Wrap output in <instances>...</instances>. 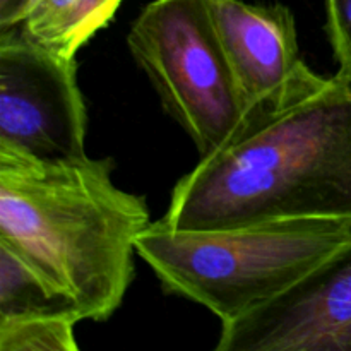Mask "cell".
<instances>
[{
  "instance_id": "cell-1",
  "label": "cell",
  "mask_w": 351,
  "mask_h": 351,
  "mask_svg": "<svg viewBox=\"0 0 351 351\" xmlns=\"http://www.w3.org/2000/svg\"><path fill=\"white\" fill-rule=\"evenodd\" d=\"M295 218L351 219V84L312 69L252 106L175 184L161 219L192 232Z\"/></svg>"
},
{
  "instance_id": "cell-2",
  "label": "cell",
  "mask_w": 351,
  "mask_h": 351,
  "mask_svg": "<svg viewBox=\"0 0 351 351\" xmlns=\"http://www.w3.org/2000/svg\"><path fill=\"white\" fill-rule=\"evenodd\" d=\"M112 160L41 161L0 146V242L33 264L82 319L106 321L134 280L144 197L112 180Z\"/></svg>"
},
{
  "instance_id": "cell-3",
  "label": "cell",
  "mask_w": 351,
  "mask_h": 351,
  "mask_svg": "<svg viewBox=\"0 0 351 351\" xmlns=\"http://www.w3.org/2000/svg\"><path fill=\"white\" fill-rule=\"evenodd\" d=\"M351 240L348 218H295L223 230L151 223L137 256L170 293L223 322L274 300Z\"/></svg>"
},
{
  "instance_id": "cell-4",
  "label": "cell",
  "mask_w": 351,
  "mask_h": 351,
  "mask_svg": "<svg viewBox=\"0 0 351 351\" xmlns=\"http://www.w3.org/2000/svg\"><path fill=\"white\" fill-rule=\"evenodd\" d=\"M127 45L201 158L232 141L245 108L209 0H153L132 23Z\"/></svg>"
},
{
  "instance_id": "cell-5",
  "label": "cell",
  "mask_w": 351,
  "mask_h": 351,
  "mask_svg": "<svg viewBox=\"0 0 351 351\" xmlns=\"http://www.w3.org/2000/svg\"><path fill=\"white\" fill-rule=\"evenodd\" d=\"M86 130L75 57L0 31V146L41 161H77L88 158Z\"/></svg>"
},
{
  "instance_id": "cell-6",
  "label": "cell",
  "mask_w": 351,
  "mask_h": 351,
  "mask_svg": "<svg viewBox=\"0 0 351 351\" xmlns=\"http://www.w3.org/2000/svg\"><path fill=\"white\" fill-rule=\"evenodd\" d=\"M216 351H351V240L280 297L223 322Z\"/></svg>"
},
{
  "instance_id": "cell-7",
  "label": "cell",
  "mask_w": 351,
  "mask_h": 351,
  "mask_svg": "<svg viewBox=\"0 0 351 351\" xmlns=\"http://www.w3.org/2000/svg\"><path fill=\"white\" fill-rule=\"evenodd\" d=\"M209 9L245 113L311 69L302 60L295 17L287 5L209 0Z\"/></svg>"
},
{
  "instance_id": "cell-8",
  "label": "cell",
  "mask_w": 351,
  "mask_h": 351,
  "mask_svg": "<svg viewBox=\"0 0 351 351\" xmlns=\"http://www.w3.org/2000/svg\"><path fill=\"white\" fill-rule=\"evenodd\" d=\"M123 0H34L12 31L64 57H75L113 19ZM10 31V29H7Z\"/></svg>"
},
{
  "instance_id": "cell-9",
  "label": "cell",
  "mask_w": 351,
  "mask_h": 351,
  "mask_svg": "<svg viewBox=\"0 0 351 351\" xmlns=\"http://www.w3.org/2000/svg\"><path fill=\"white\" fill-rule=\"evenodd\" d=\"M26 315H74V300L57 290L17 250L0 242V319Z\"/></svg>"
},
{
  "instance_id": "cell-10",
  "label": "cell",
  "mask_w": 351,
  "mask_h": 351,
  "mask_svg": "<svg viewBox=\"0 0 351 351\" xmlns=\"http://www.w3.org/2000/svg\"><path fill=\"white\" fill-rule=\"evenodd\" d=\"M74 315L0 319V351H77Z\"/></svg>"
},
{
  "instance_id": "cell-11",
  "label": "cell",
  "mask_w": 351,
  "mask_h": 351,
  "mask_svg": "<svg viewBox=\"0 0 351 351\" xmlns=\"http://www.w3.org/2000/svg\"><path fill=\"white\" fill-rule=\"evenodd\" d=\"M328 34L338 62L336 77L351 84V0H326Z\"/></svg>"
},
{
  "instance_id": "cell-12",
  "label": "cell",
  "mask_w": 351,
  "mask_h": 351,
  "mask_svg": "<svg viewBox=\"0 0 351 351\" xmlns=\"http://www.w3.org/2000/svg\"><path fill=\"white\" fill-rule=\"evenodd\" d=\"M34 0H0V31L12 29Z\"/></svg>"
}]
</instances>
